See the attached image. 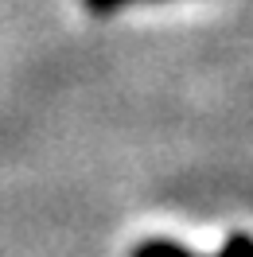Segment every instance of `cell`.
Returning <instances> with one entry per match:
<instances>
[{"label":"cell","mask_w":253,"mask_h":257,"mask_svg":"<svg viewBox=\"0 0 253 257\" xmlns=\"http://www.w3.org/2000/svg\"><path fill=\"white\" fill-rule=\"evenodd\" d=\"M129 257H203V253H195V249L179 245V241H168V238H148L141 245H133Z\"/></svg>","instance_id":"1"},{"label":"cell","mask_w":253,"mask_h":257,"mask_svg":"<svg viewBox=\"0 0 253 257\" xmlns=\"http://www.w3.org/2000/svg\"><path fill=\"white\" fill-rule=\"evenodd\" d=\"M214 257H253V234H230Z\"/></svg>","instance_id":"2"},{"label":"cell","mask_w":253,"mask_h":257,"mask_svg":"<svg viewBox=\"0 0 253 257\" xmlns=\"http://www.w3.org/2000/svg\"><path fill=\"white\" fill-rule=\"evenodd\" d=\"M129 4H144V0H86V8L90 12H121Z\"/></svg>","instance_id":"3"}]
</instances>
